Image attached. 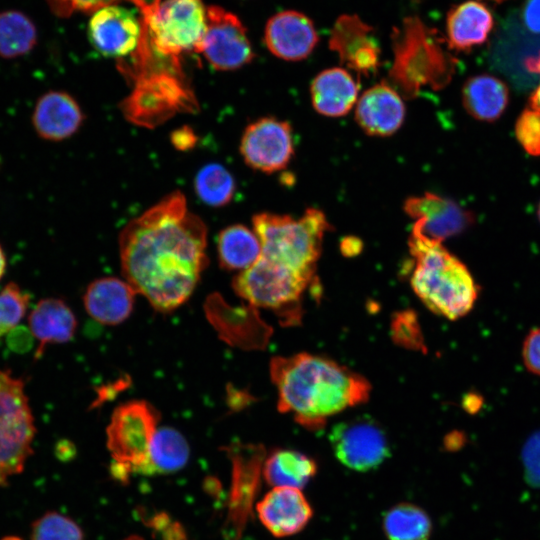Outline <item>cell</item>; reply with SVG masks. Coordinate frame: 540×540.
<instances>
[{
  "label": "cell",
  "instance_id": "obj_1",
  "mask_svg": "<svg viewBox=\"0 0 540 540\" xmlns=\"http://www.w3.org/2000/svg\"><path fill=\"white\" fill-rule=\"evenodd\" d=\"M207 229L175 191L130 221L119 236L125 281L157 311L171 312L193 293L206 268Z\"/></svg>",
  "mask_w": 540,
  "mask_h": 540
},
{
  "label": "cell",
  "instance_id": "obj_2",
  "mask_svg": "<svg viewBox=\"0 0 540 540\" xmlns=\"http://www.w3.org/2000/svg\"><path fill=\"white\" fill-rule=\"evenodd\" d=\"M270 376L278 392V410L291 413L309 430L321 429L330 416L366 402L371 390L363 376L309 353L272 358Z\"/></svg>",
  "mask_w": 540,
  "mask_h": 540
},
{
  "label": "cell",
  "instance_id": "obj_3",
  "mask_svg": "<svg viewBox=\"0 0 540 540\" xmlns=\"http://www.w3.org/2000/svg\"><path fill=\"white\" fill-rule=\"evenodd\" d=\"M408 245L414 259L411 286L420 300L450 320L468 314L479 288L465 264L440 242L411 233Z\"/></svg>",
  "mask_w": 540,
  "mask_h": 540
},
{
  "label": "cell",
  "instance_id": "obj_4",
  "mask_svg": "<svg viewBox=\"0 0 540 540\" xmlns=\"http://www.w3.org/2000/svg\"><path fill=\"white\" fill-rule=\"evenodd\" d=\"M394 62L390 79L407 97H414L422 87H440L454 69L452 57L441 45L437 32L420 18L410 16L393 29Z\"/></svg>",
  "mask_w": 540,
  "mask_h": 540
},
{
  "label": "cell",
  "instance_id": "obj_5",
  "mask_svg": "<svg viewBox=\"0 0 540 540\" xmlns=\"http://www.w3.org/2000/svg\"><path fill=\"white\" fill-rule=\"evenodd\" d=\"M252 222L261 243V257L317 276L316 263L321 254L323 238L331 229L322 211L309 208L298 219L288 215L259 213Z\"/></svg>",
  "mask_w": 540,
  "mask_h": 540
},
{
  "label": "cell",
  "instance_id": "obj_6",
  "mask_svg": "<svg viewBox=\"0 0 540 540\" xmlns=\"http://www.w3.org/2000/svg\"><path fill=\"white\" fill-rule=\"evenodd\" d=\"M129 71L135 85L122 105L129 121L154 127L177 112L196 108L193 92L184 82L179 67L157 65L154 58H150Z\"/></svg>",
  "mask_w": 540,
  "mask_h": 540
},
{
  "label": "cell",
  "instance_id": "obj_7",
  "mask_svg": "<svg viewBox=\"0 0 540 540\" xmlns=\"http://www.w3.org/2000/svg\"><path fill=\"white\" fill-rule=\"evenodd\" d=\"M318 285L317 276L307 275L263 257L233 280L238 296L252 306L273 310L283 324H299L305 291Z\"/></svg>",
  "mask_w": 540,
  "mask_h": 540
},
{
  "label": "cell",
  "instance_id": "obj_8",
  "mask_svg": "<svg viewBox=\"0 0 540 540\" xmlns=\"http://www.w3.org/2000/svg\"><path fill=\"white\" fill-rule=\"evenodd\" d=\"M206 13L202 0H161L142 13L143 34L151 53L176 66L183 53H198Z\"/></svg>",
  "mask_w": 540,
  "mask_h": 540
},
{
  "label": "cell",
  "instance_id": "obj_9",
  "mask_svg": "<svg viewBox=\"0 0 540 540\" xmlns=\"http://www.w3.org/2000/svg\"><path fill=\"white\" fill-rule=\"evenodd\" d=\"M159 412L148 402L134 400L118 406L107 427L111 472L127 481L131 474L148 475L151 446L157 432Z\"/></svg>",
  "mask_w": 540,
  "mask_h": 540
},
{
  "label": "cell",
  "instance_id": "obj_10",
  "mask_svg": "<svg viewBox=\"0 0 540 540\" xmlns=\"http://www.w3.org/2000/svg\"><path fill=\"white\" fill-rule=\"evenodd\" d=\"M36 427L24 382L0 370V486L22 472L33 453Z\"/></svg>",
  "mask_w": 540,
  "mask_h": 540
},
{
  "label": "cell",
  "instance_id": "obj_11",
  "mask_svg": "<svg viewBox=\"0 0 540 540\" xmlns=\"http://www.w3.org/2000/svg\"><path fill=\"white\" fill-rule=\"evenodd\" d=\"M329 440L336 458L347 468L359 472L379 467L390 455L385 430L369 416L337 423Z\"/></svg>",
  "mask_w": 540,
  "mask_h": 540
},
{
  "label": "cell",
  "instance_id": "obj_12",
  "mask_svg": "<svg viewBox=\"0 0 540 540\" xmlns=\"http://www.w3.org/2000/svg\"><path fill=\"white\" fill-rule=\"evenodd\" d=\"M198 53L221 71L241 68L254 57L243 23L235 14L215 5L207 7L206 30Z\"/></svg>",
  "mask_w": 540,
  "mask_h": 540
},
{
  "label": "cell",
  "instance_id": "obj_13",
  "mask_svg": "<svg viewBox=\"0 0 540 540\" xmlns=\"http://www.w3.org/2000/svg\"><path fill=\"white\" fill-rule=\"evenodd\" d=\"M491 61L515 81H540V35L529 33L518 13L503 20L491 49Z\"/></svg>",
  "mask_w": 540,
  "mask_h": 540
},
{
  "label": "cell",
  "instance_id": "obj_14",
  "mask_svg": "<svg viewBox=\"0 0 540 540\" xmlns=\"http://www.w3.org/2000/svg\"><path fill=\"white\" fill-rule=\"evenodd\" d=\"M240 152L255 170L272 173L286 168L294 154L290 124L273 117L254 121L243 133Z\"/></svg>",
  "mask_w": 540,
  "mask_h": 540
},
{
  "label": "cell",
  "instance_id": "obj_15",
  "mask_svg": "<svg viewBox=\"0 0 540 540\" xmlns=\"http://www.w3.org/2000/svg\"><path fill=\"white\" fill-rule=\"evenodd\" d=\"M404 211L415 220L412 234L442 243L467 229L473 215L451 199L432 193L408 198Z\"/></svg>",
  "mask_w": 540,
  "mask_h": 540
},
{
  "label": "cell",
  "instance_id": "obj_16",
  "mask_svg": "<svg viewBox=\"0 0 540 540\" xmlns=\"http://www.w3.org/2000/svg\"><path fill=\"white\" fill-rule=\"evenodd\" d=\"M93 47L106 57L136 53L143 36L142 21L128 8L112 4L93 12L88 25Z\"/></svg>",
  "mask_w": 540,
  "mask_h": 540
},
{
  "label": "cell",
  "instance_id": "obj_17",
  "mask_svg": "<svg viewBox=\"0 0 540 540\" xmlns=\"http://www.w3.org/2000/svg\"><path fill=\"white\" fill-rule=\"evenodd\" d=\"M372 30L357 15L343 14L333 25L329 47L347 67L370 75L378 68L380 60V48Z\"/></svg>",
  "mask_w": 540,
  "mask_h": 540
},
{
  "label": "cell",
  "instance_id": "obj_18",
  "mask_svg": "<svg viewBox=\"0 0 540 540\" xmlns=\"http://www.w3.org/2000/svg\"><path fill=\"white\" fill-rule=\"evenodd\" d=\"M264 39L267 48L276 57L300 61L311 54L319 37L309 17L298 11L287 10L267 21Z\"/></svg>",
  "mask_w": 540,
  "mask_h": 540
},
{
  "label": "cell",
  "instance_id": "obj_19",
  "mask_svg": "<svg viewBox=\"0 0 540 540\" xmlns=\"http://www.w3.org/2000/svg\"><path fill=\"white\" fill-rule=\"evenodd\" d=\"M256 511L261 523L275 537L297 534L313 515L304 494L293 487H273L257 503Z\"/></svg>",
  "mask_w": 540,
  "mask_h": 540
},
{
  "label": "cell",
  "instance_id": "obj_20",
  "mask_svg": "<svg viewBox=\"0 0 540 540\" xmlns=\"http://www.w3.org/2000/svg\"><path fill=\"white\" fill-rule=\"evenodd\" d=\"M405 105L396 89L381 82L367 89L356 104L355 119L371 136H389L403 124Z\"/></svg>",
  "mask_w": 540,
  "mask_h": 540
},
{
  "label": "cell",
  "instance_id": "obj_21",
  "mask_svg": "<svg viewBox=\"0 0 540 540\" xmlns=\"http://www.w3.org/2000/svg\"><path fill=\"white\" fill-rule=\"evenodd\" d=\"M83 117L79 104L70 94L49 91L38 99L32 123L41 138L61 141L78 131Z\"/></svg>",
  "mask_w": 540,
  "mask_h": 540
},
{
  "label": "cell",
  "instance_id": "obj_22",
  "mask_svg": "<svg viewBox=\"0 0 540 540\" xmlns=\"http://www.w3.org/2000/svg\"><path fill=\"white\" fill-rule=\"evenodd\" d=\"M136 294L126 281L115 277L100 278L86 289L85 309L97 322L117 325L130 316Z\"/></svg>",
  "mask_w": 540,
  "mask_h": 540
},
{
  "label": "cell",
  "instance_id": "obj_23",
  "mask_svg": "<svg viewBox=\"0 0 540 540\" xmlns=\"http://www.w3.org/2000/svg\"><path fill=\"white\" fill-rule=\"evenodd\" d=\"M358 91L359 86L352 75L340 67L321 71L310 87L313 107L328 117L346 115L357 103Z\"/></svg>",
  "mask_w": 540,
  "mask_h": 540
},
{
  "label": "cell",
  "instance_id": "obj_24",
  "mask_svg": "<svg viewBox=\"0 0 540 540\" xmlns=\"http://www.w3.org/2000/svg\"><path fill=\"white\" fill-rule=\"evenodd\" d=\"M29 327L39 341L35 359L41 357L51 343H64L74 336L77 320L67 304L56 298L40 300L29 314Z\"/></svg>",
  "mask_w": 540,
  "mask_h": 540
},
{
  "label": "cell",
  "instance_id": "obj_25",
  "mask_svg": "<svg viewBox=\"0 0 540 540\" xmlns=\"http://www.w3.org/2000/svg\"><path fill=\"white\" fill-rule=\"evenodd\" d=\"M493 27L490 10L477 1L454 6L447 15L448 45L455 50H469L483 44Z\"/></svg>",
  "mask_w": 540,
  "mask_h": 540
},
{
  "label": "cell",
  "instance_id": "obj_26",
  "mask_svg": "<svg viewBox=\"0 0 540 540\" xmlns=\"http://www.w3.org/2000/svg\"><path fill=\"white\" fill-rule=\"evenodd\" d=\"M508 97L506 84L487 74L469 78L462 90V101L467 112L474 118L487 122L501 116L508 104Z\"/></svg>",
  "mask_w": 540,
  "mask_h": 540
},
{
  "label": "cell",
  "instance_id": "obj_27",
  "mask_svg": "<svg viewBox=\"0 0 540 540\" xmlns=\"http://www.w3.org/2000/svg\"><path fill=\"white\" fill-rule=\"evenodd\" d=\"M317 464L308 455L295 450L277 449L263 465V476L273 487L302 489L316 474Z\"/></svg>",
  "mask_w": 540,
  "mask_h": 540
},
{
  "label": "cell",
  "instance_id": "obj_28",
  "mask_svg": "<svg viewBox=\"0 0 540 540\" xmlns=\"http://www.w3.org/2000/svg\"><path fill=\"white\" fill-rule=\"evenodd\" d=\"M217 250L222 268L244 271L259 259L262 248L254 231L235 224L219 233Z\"/></svg>",
  "mask_w": 540,
  "mask_h": 540
},
{
  "label": "cell",
  "instance_id": "obj_29",
  "mask_svg": "<svg viewBox=\"0 0 540 540\" xmlns=\"http://www.w3.org/2000/svg\"><path fill=\"white\" fill-rule=\"evenodd\" d=\"M383 531L388 540H429L432 523L419 506L399 503L383 517Z\"/></svg>",
  "mask_w": 540,
  "mask_h": 540
},
{
  "label": "cell",
  "instance_id": "obj_30",
  "mask_svg": "<svg viewBox=\"0 0 540 540\" xmlns=\"http://www.w3.org/2000/svg\"><path fill=\"white\" fill-rule=\"evenodd\" d=\"M188 458L189 445L184 436L174 428H158L150 450L148 475L176 472Z\"/></svg>",
  "mask_w": 540,
  "mask_h": 540
},
{
  "label": "cell",
  "instance_id": "obj_31",
  "mask_svg": "<svg viewBox=\"0 0 540 540\" xmlns=\"http://www.w3.org/2000/svg\"><path fill=\"white\" fill-rule=\"evenodd\" d=\"M37 41L34 23L23 13H0V57L15 58L30 52Z\"/></svg>",
  "mask_w": 540,
  "mask_h": 540
},
{
  "label": "cell",
  "instance_id": "obj_32",
  "mask_svg": "<svg viewBox=\"0 0 540 540\" xmlns=\"http://www.w3.org/2000/svg\"><path fill=\"white\" fill-rule=\"evenodd\" d=\"M235 189L233 176L221 164L205 165L195 178L196 194L205 204L213 207L228 204L234 196Z\"/></svg>",
  "mask_w": 540,
  "mask_h": 540
},
{
  "label": "cell",
  "instance_id": "obj_33",
  "mask_svg": "<svg viewBox=\"0 0 540 540\" xmlns=\"http://www.w3.org/2000/svg\"><path fill=\"white\" fill-rule=\"evenodd\" d=\"M31 540H83V532L69 517L47 512L32 524Z\"/></svg>",
  "mask_w": 540,
  "mask_h": 540
},
{
  "label": "cell",
  "instance_id": "obj_34",
  "mask_svg": "<svg viewBox=\"0 0 540 540\" xmlns=\"http://www.w3.org/2000/svg\"><path fill=\"white\" fill-rule=\"evenodd\" d=\"M29 304V295L15 283H9L0 292V339L23 318Z\"/></svg>",
  "mask_w": 540,
  "mask_h": 540
},
{
  "label": "cell",
  "instance_id": "obj_35",
  "mask_svg": "<svg viewBox=\"0 0 540 540\" xmlns=\"http://www.w3.org/2000/svg\"><path fill=\"white\" fill-rule=\"evenodd\" d=\"M515 136L531 156H540V110L532 107L522 111L516 120Z\"/></svg>",
  "mask_w": 540,
  "mask_h": 540
},
{
  "label": "cell",
  "instance_id": "obj_36",
  "mask_svg": "<svg viewBox=\"0 0 540 540\" xmlns=\"http://www.w3.org/2000/svg\"><path fill=\"white\" fill-rule=\"evenodd\" d=\"M122 0H47L52 11L62 17H67L75 11L94 12L104 6L116 4ZM133 2L142 12L161 0H126Z\"/></svg>",
  "mask_w": 540,
  "mask_h": 540
},
{
  "label": "cell",
  "instance_id": "obj_37",
  "mask_svg": "<svg viewBox=\"0 0 540 540\" xmlns=\"http://www.w3.org/2000/svg\"><path fill=\"white\" fill-rule=\"evenodd\" d=\"M522 462L526 481L540 488V430L526 440L522 449Z\"/></svg>",
  "mask_w": 540,
  "mask_h": 540
},
{
  "label": "cell",
  "instance_id": "obj_38",
  "mask_svg": "<svg viewBox=\"0 0 540 540\" xmlns=\"http://www.w3.org/2000/svg\"><path fill=\"white\" fill-rule=\"evenodd\" d=\"M522 359L528 371L540 376V327L532 329L525 337Z\"/></svg>",
  "mask_w": 540,
  "mask_h": 540
},
{
  "label": "cell",
  "instance_id": "obj_39",
  "mask_svg": "<svg viewBox=\"0 0 540 540\" xmlns=\"http://www.w3.org/2000/svg\"><path fill=\"white\" fill-rule=\"evenodd\" d=\"M522 26L531 34L540 35V0H526L517 12Z\"/></svg>",
  "mask_w": 540,
  "mask_h": 540
},
{
  "label": "cell",
  "instance_id": "obj_40",
  "mask_svg": "<svg viewBox=\"0 0 540 540\" xmlns=\"http://www.w3.org/2000/svg\"><path fill=\"white\" fill-rule=\"evenodd\" d=\"M171 140L177 149L187 150L194 147L196 135L190 128L183 127L172 133Z\"/></svg>",
  "mask_w": 540,
  "mask_h": 540
},
{
  "label": "cell",
  "instance_id": "obj_41",
  "mask_svg": "<svg viewBox=\"0 0 540 540\" xmlns=\"http://www.w3.org/2000/svg\"><path fill=\"white\" fill-rule=\"evenodd\" d=\"M361 247V242H359L357 238L352 237L346 238L341 244V249L343 253L348 256L355 255L361 250Z\"/></svg>",
  "mask_w": 540,
  "mask_h": 540
},
{
  "label": "cell",
  "instance_id": "obj_42",
  "mask_svg": "<svg viewBox=\"0 0 540 540\" xmlns=\"http://www.w3.org/2000/svg\"><path fill=\"white\" fill-rule=\"evenodd\" d=\"M530 107L540 110V81L530 97Z\"/></svg>",
  "mask_w": 540,
  "mask_h": 540
},
{
  "label": "cell",
  "instance_id": "obj_43",
  "mask_svg": "<svg viewBox=\"0 0 540 540\" xmlns=\"http://www.w3.org/2000/svg\"><path fill=\"white\" fill-rule=\"evenodd\" d=\"M6 268L5 254L0 246V279L2 278Z\"/></svg>",
  "mask_w": 540,
  "mask_h": 540
},
{
  "label": "cell",
  "instance_id": "obj_44",
  "mask_svg": "<svg viewBox=\"0 0 540 540\" xmlns=\"http://www.w3.org/2000/svg\"><path fill=\"white\" fill-rule=\"evenodd\" d=\"M123 540H143L140 536H137V535H131L129 537H126L125 539Z\"/></svg>",
  "mask_w": 540,
  "mask_h": 540
},
{
  "label": "cell",
  "instance_id": "obj_45",
  "mask_svg": "<svg viewBox=\"0 0 540 540\" xmlns=\"http://www.w3.org/2000/svg\"><path fill=\"white\" fill-rule=\"evenodd\" d=\"M2 540H21V539L15 536H8V537L3 538Z\"/></svg>",
  "mask_w": 540,
  "mask_h": 540
},
{
  "label": "cell",
  "instance_id": "obj_46",
  "mask_svg": "<svg viewBox=\"0 0 540 540\" xmlns=\"http://www.w3.org/2000/svg\"><path fill=\"white\" fill-rule=\"evenodd\" d=\"M538 216H539V220H540V203H539V208H538Z\"/></svg>",
  "mask_w": 540,
  "mask_h": 540
},
{
  "label": "cell",
  "instance_id": "obj_47",
  "mask_svg": "<svg viewBox=\"0 0 540 540\" xmlns=\"http://www.w3.org/2000/svg\"><path fill=\"white\" fill-rule=\"evenodd\" d=\"M493 1H496V2H502V1H504V0H493Z\"/></svg>",
  "mask_w": 540,
  "mask_h": 540
}]
</instances>
